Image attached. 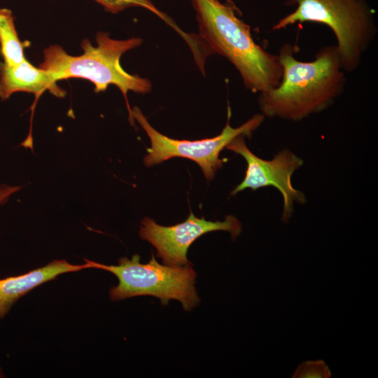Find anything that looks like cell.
<instances>
[{
    "mask_svg": "<svg viewBox=\"0 0 378 378\" xmlns=\"http://www.w3.org/2000/svg\"><path fill=\"white\" fill-rule=\"evenodd\" d=\"M21 186L0 184V205L6 204L10 196L20 190Z\"/></svg>",
    "mask_w": 378,
    "mask_h": 378,
    "instance_id": "obj_13",
    "label": "cell"
},
{
    "mask_svg": "<svg viewBox=\"0 0 378 378\" xmlns=\"http://www.w3.org/2000/svg\"><path fill=\"white\" fill-rule=\"evenodd\" d=\"M101 4L104 9L111 13H117L125 8L131 7H142L161 18L164 22L172 27L187 42L190 47L195 42V36L182 31L178 25L166 13L156 8L151 0H94Z\"/></svg>",
    "mask_w": 378,
    "mask_h": 378,
    "instance_id": "obj_12",
    "label": "cell"
},
{
    "mask_svg": "<svg viewBox=\"0 0 378 378\" xmlns=\"http://www.w3.org/2000/svg\"><path fill=\"white\" fill-rule=\"evenodd\" d=\"M0 50L4 63L14 65L24 60L25 43L19 39L11 10L0 8Z\"/></svg>",
    "mask_w": 378,
    "mask_h": 378,
    "instance_id": "obj_11",
    "label": "cell"
},
{
    "mask_svg": "<svg viewBox=\"0 0 378 378\" xmlns=\"http://www.w3.org/2000/svg\"><path fill=\"white\" fill-rule=\"evenodd\" d=\"M97 46L88 39L81 42L83 53L79 56L69 55L61 46H51L43 50V61L38 66L46 71L57 82L69 78H80L94 85V92H104L109 85L119 88L126 102L129 120L134 126V119L127 100V93L146 94L151 91V82L138 75L125 71L120 62L126 52L143 43L138 37L116 40L109 33L99 31L96 35Z\"/></svg>",
    "mask_w": 378,
    "mask_h": 378,
    "instance_id": "obj_3",
    "label": "cell"
},
{
    "mask_svg": "<svg viewBox=\"0 0 378 378\" xmlns=\"http://www.w3.org/2000/svg\"><path fill=\"white\" fill-rule=\"evenodd\" d=\"M4 377V376L1 368H0V377Z\"/></svg>",
    "mask_w": 378,
    "mask_h": 378,
    "instance_id": "obj_15",
    "label": "cell"
},
{
    "mask_svg": "<svg viewBox=\"0 0 378 378\" xmlns=\"http://www.w3.org/2000/svg\"><path fill=\"white\" fill-rule=\"evenodd\" d=\"M295 52V46L285 43L277 54L281 80L258 98L265 117L301 120L328 108L344 92L346 71L336 46L321 48L309 62L298 59Z\"/></svg>",
    "mask_w": 378,
    "mask_h": 378,
    "instance_id": "obj_1",
    "label": "cell"
},
{
    "mask_svg": "<svg viewBox=\"0 0 378 378\" xmlns=\"http://www.w3.org/2000/svg\"><path fill=\"white\" fill-rule=\"evenodd\" d=\"M218 230L229 232L232 238H236L241 233V225L233 216H227L223 221L213 222L199 218L191 212L184 222L172 226L160 225L153 219L145 218L139 235L155 248L164 265L184 266L190 265L187 252L192 243L207 232Z\"/></svg>",
    "mask_w": 378,
    "mask_h": 378,
    "instance_id": "obj_8",
    "label": "cell"
},
{
    "mask_svg": "<svg viewBox=\"0 0 378 378\" xmlns=\"http://www.w3.org/2000/svg\"><path fill=\"white\" fill-rule=\"evenodd\" d=\"M227 112V122L219 135L188 141L172 139L160 133L150 125L141 109L134 107L133 118L146 132L151 144L150 148H147L148 154L144 159V164L146 167H152L172 158H184L197 162L206 178L211 181L216 171L223 164L219 158L220 153L237 136L244 135L251 137L265 118L262 113L255 114L239 127L233 128L230 124V108Z\"/></svg>",
    "mask_w": 378,
    "mask_h": 378,
    "instance_id": "obj_6",
    "label": "cell"
},
{
    "mask_svg": "<svg viewBox=\"0 0 378 378\" xmlns=\"http://www.w3.org/2000/svg\"><path fill=\"white\" fill-rule=\"evenodd\" d=\"M84 261L91 268L108 271L118 278V284L109 291L113 301L151 295L159 298L163 304H167L169 300H178L186 311L200 302L195 286L196 272L190 265H161L153 255L146 264L140 262L139 255L131 259L121 258L118 265H106L85 258Z\"/></svg>",
    "mask_w": 378,
    "mask_h": 378,
    "instance_id": "obj_5",
    "label": "cell"
},
{
    "mask_svg": "<svg viewBox=\"0 0 378 378\" xmlns=\"http://www.w3.org/2000/svg\"><path fill=\"white\" fill-rule=\"evenodd\" d=\"M226 1L227 4H231V5H234V4L232 2V0H226Z\"/></svg>",
    "mask_w": 378,
    "mask_h": 378,
    "instance_id": "obj_14",
    "label": "cell"
},
{
    "mask_svg": "<svg viewBox=\"0 0 378 378\" xmlns=\"http://www.w3.org/2000/svg\"><path fill=\"white\" fill-rule=\"evenodd\" d=\"M244 137V135L237 136L225 147L241 155L247 164L244 178L231 195L247 188L255 190L266 186L276 188L283 197L282 220L286 223L292 216L294 203L306 202L303 192L295 189L291 181L294 172L302 166L303 160L289 149H283L271 160L262 159L250 150Z\"/></svg>",
    "mask_w": 378,
    "mask_h": 378,
    "instance_id": "obj_7",
    "label": "cell"
},
{
    "mask_svg": "<svg viewBox=\"0 0 378 378\" xmlns=\"http://www.w3.org/2000/svg\"><path fill=\"white\" fill-rule=\"evenodd\" d=\"M284 4L295 8L280 18L273 31L296 23L324 24L335 35L344 70L358 68L377 33L375 11L365 0H286Z\"/></svg>",
    "mask_w": 378,
    "mask_h": 378,
    "instance_id": "obj_4",
    "label": "cell"
},
{
    "mask_svg": "<svg viewBox=\"0 0 378 378\" xmlns=\"http://www.w3.org/2000/svg\"><path fill=\"white\" fill-rule=\"evenodd\" d=\"M49 91L57 97H64L66 92L60 88L48 72L37 68L26 59L14 64L0 62V98L4 101L13 93L25 92L38 97Z\"/></svg>",
    "mask_w": 378,
    "mask_h": 378,
    "instance_id": "obj_10",
    "label": "cell"
},
{
    "mask_svg": "<svg viewBox=\"0 0 378 378\" xmlns=\"http://www.w3.org/2000/svg\"><path fill=\"white\" fill-rule=\"evenodd\" d=\"M200 38L212 53L225 57L238 71L245 87L253 93L276 88L282 69L278 55L253 40L250 27L238 18L233 5L219 0H191Z\"/></svg>",
    "mask_w": 378,
    "mask_h": 378,
    "instance_id": "obj_2",
    "label": "cell"
},
{
    "mask_svg": "<svg viewBox=\"0 0 378 378\" xmlns=\"http://www.w3.org/2000/svg\"><path fill=\"white\" fill-rule=\"evenodd\" d=\"M91 268L83 264H71L66 260H54L43 267L28 272L0 279V319H3L15 302L34 288L58 276Z\"/></svg>",
    "mask_w": 378,
    "mask_h": 378,
    "instance_id": "obj_9",
    "label": "cell"
}]
</instances>
